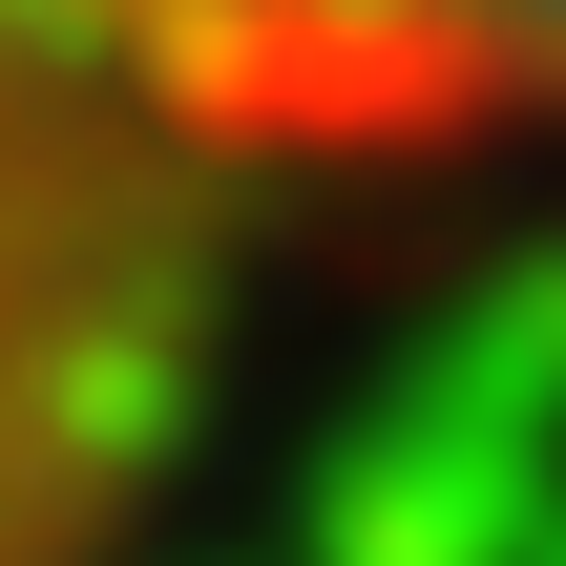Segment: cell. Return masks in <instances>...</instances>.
<instances>
[{
	"mask_svg": "<svg viewBox=\"0 0 566 566\" xmlns=\"http://www.w3.org/2000/svg\"><path fill=\"white\" fill-rule=\"evenodd\" d=\"M147 168H420L566 147V0H21Z\"/></svg>",
	"mask_w": 566,
	"mask_h": 566,
	"instance_id": "1",
	"label": "cell"
}]
</instances>
